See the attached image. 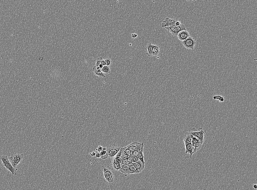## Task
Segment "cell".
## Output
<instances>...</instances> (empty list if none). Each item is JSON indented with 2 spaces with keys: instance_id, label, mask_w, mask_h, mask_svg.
<instances>
[{
  "instance_id": "1",
  "label": "cell",
  "mask_w": 257,
  "mask_h": 190,
  "mask_svg": "<svg viewBox=\"0 0 257 190\" xmlns=\"http://www.w3.org/2000/svg\"><path fill=\"white\" fill-rule=\"evenodd\" d=\"M104 181L109 184H114L117 181L115 173L112 168L109 166H102Z\"/></svg>"
},
{
  "instance_id": "2",
  "label": "cell",
  "mask_w": 257,
  "mask_h": 190,
  "mask_svg": "<svg viewBox=\"0 0 257 190\" xmlns=\"http://www.w3.org/2000/svg\"><path fill=\"white\" fill-rule=\"evenodd\" d=\"M23 158L24 155L22 153H14L10 156L9 159L12 165L16 169L21 163Z\"/></svg>"
},
{
  "instance_id": "3",
  "label": "cell",
  "mask_w": 257,
  "mask_h": 190,
  "mask_svg": "<svg viewBox=\"0 0 257 190\" xmlns=\"http://www.w3.org/2000/svg\"><path fill=\"white\" fill-rule=\"evenodd\" d=\"M0 159L2 161L3 166L7 170L9 171L14 175H17V169L14 168L12 165L7 156H2L0 157Z\"/></svg>"
},
{
  "instance_id": "4",
  "label": "cell",
  "mask_w": 257,
  "mask_h": 190,
  "mask_svg": "<svg viewBox=\"0 0 257 190\" xmlns=\"http://www.w3.org/2000/svg\"><path fill=\"white\" fill-rule=\"evenodd\" d=\"M188 129L190 133L192 135L198 138L201 142L203 143L206 131H204L202 128H199L198 129L195 128H192Z\"/></svg>"
},
{
  "instance_id": "5",
  "label": "cell",
  "mask_w": 257,
  "mask_h": 190,
  "mask_svg": "<svg viewBox=\"0 0 257 190\" xmlns=\"http://www.w3.org/2000/svg\"><path fill=\"white\" fill-rule=\"evenodd\" d=\"M165 28L174 37H177V35L180 31L186 30L185 26L182 23L179 26L174 25L166 27Z\"/></svg>"
},
{
  "instance_id": "6",
  "label": "cell",
  "mask_w": 257,
  "mask_h": 190,
  "mask_svg": "<svg viewBox=\"0 0 257 190\" xmlns=\"http://www.w3.org/2000/svg\"><path fill=\"white\" fill-rule=\"evenodd\" d=\"M106 148L108 158L110 159H113L117 154L121 147L118 145L113 144L109 145Z\"/></svg>"
},
{
  "instance_id": "7",
  "label": "cell",
  "mask_w": 257,
  "mask_h": 190,
  "mask_svg": "<svg viewBox=\"0 0 257 190\" xmlns=\"http://www.w3.org/2000/svg\"><path fill=\"white\" fill-rule=\"evenodd\" d=\"M182 44L185 48L189 50H194L196 41L194 38L190 36L186 40L182 41Z\"/></svg>"
},
{
  "instance_id": "8",
  "label": "cell",
  "mask_w": 257,
  "mask_h": 190,
  "mask_svg": "<svg viewBox=\"0 0 257 190\" xmlns=\"http://www.w3.org/2000/svg\"><path fill=\"white\" fill-rule=\"evenodd\" d=\"M178 20L177 18L171 19L169 18H166L165 20L161 23V26L162 28L169 27L175 25V23Z\"/></svg>"
},
{
  "instance_id": "9",
  "label": "cell",
  "mask_w": 257,
  "mask_h": 190,
  "mask_svg": "<svg viewBox=\"0 0 257 190\" xmlns=\"http://www.w3.org/2000/svg\"><path fill=\"white\" fill-rule=\"evenodd\" d=\"M185 146L186 154H190V158L192 155L194 154L193 148L192 144L191 142L185 141L184 142Z\"/></svg>"
},
{
  "instance_id": "10",
  "label": "cell",
  "mask_w": 257,
  "mask_h": 190,
  "mask_svg": "<svg viewBox=\"0 0 257 190\" xmlns=\"http://www.w3.org/2000/svg\"><path fill=\"white\" fill-rule=\"evenodd\" d=\"M190 36V34L187 30L180 31L177 35L178 39L179 40L182 41H183L184 40H186Z\"/></svg>"
},
{
  "instance_id": "11",
  "label": "cell",
  "mask_w": 257,
  "mask_h": 190,
  "mask_svg": "<svg viewBox=\"0 0 257 190\" xmlns=\"http://www.w3.org/2000/svg\"><path fill=\"white\" fill-rule=\"evenodd\" d=\"M92 71L95 75L102 78H106V76L102 72V69L99 68V67L95 65L93 67Z\"/></svg>"
},
{
  "instance_id": "12",
  "label": "cell",
  "mask_w": 257,
  "mask_h": 190,
  "mask_svg": "<svg viewBox=\"0 0 257 190\" xmlns=\"http://www.w3.org/2000/svg\"><path fill=\"white\" fill-rule=\"evenodd\" d=\"M129 167H130V165H127V164L121 165V169L119 171L123 173L125 176L127 177V175L130 174Z\"/></svg>"
},
{
  "instance_id": "13",
  "label": "cell",
  "mask_w": 257,
  "mask_h": 190,
  "mask_svg": "<svg viewBox=\"0 0 257 190\" xmlns=\"http://www.w3.org/2000/svg\"><path fill=\"white\" fill-rule=\"evenodd\" d=\"M143 147H144V144L143 143L141 148L139 151L138 152L137 156L138 159H139V160L143 163V165H145V161L144 159V156L143 155Z\"/></svg>"
},
{
  "instance_id": "14",
  "label": "cell",
  "mask_w": 257,
  "mask_h": 190,
  "mask_svg": "<svg viewBox=\"0 0 257 190\" xmlns=\"http://www.w3.org/2000/svg\"><path fill=\"white\" fill-rule=\"evenodd\" d=\"M132 164L136 167L140 173L143 170L145 167V165H143L140 160L136 162L132 163Z\"/></svg>"
},
{
  "instance_id": "15",
  "label": "cell",
  "mask_w": 257,
  "mask_h": 190,
  "mask_svg": "<svg viewBox=\"0 0 257 190\" xmlns=\"http://www.w3.org/2000/svg\"><path fill=\"white\" fill-rule=\"evenodd\" d=\"M145 49L147 51V54L149 57L153 56L152 51V45L151 43H149L145 46Z\"/></svg>"
},
{
  "instance_id": "16",
  "label": "cell",
  "mask_w": 257,
  "mask_h": 190,
  "mask_svg": "<svg viewBox=\"0 0 257 190\" xmlns=\"http://www.w3.org/2000/svg\"><path fill=\"white\" fill-rule=\"evenodd\" d=\"M143 143H139L137 142H133L131 144L134 151L139 152L141 148Z\"/></svg>"
},
{
  "instance_id": "17",
  "label": "cell",
  "mask_w": 257,
  "mask_h": 190,
  "mask_svg": "<svg viewBox=\"0 0 257 190\" xmlns=\"http://www.w3.org/2000/svg\"><path fill=\"white\" fill-rule=\"evenodd\" d=\"M160 48L156 45H152L153 56H157L160 53Z\"/></svg>"
},
{
  "instance_id": "18",
  "label": "cell",
  "mask_w": 257,
  "mask_h": 190,
  "mask_svg": "<svg viewBox=\"0 0 257 190\" xmlns=\"http://www.w3.org/2000/svg\"><path fill=\"white\" fill-rule=\"evenodd\" d=\"M129 171H130V174H138V173H139V172H138V170H137V169L136 168V167L134 166L133 164H131V165H130V167H129Z\"/></svg>"
},
{
  "instance_id": "19",
  "label": "cell",
  "mask_w": 257,
  "mask_h": 190,
  "mask_svg": "<svg viewBox=\"0 0 257 190\" xmlns=\"http://www.w3.org/2000/svg\"><path fill=\"white\" fill-rule=\"evenodd\" d=\"M102 71L104 74H109L111 72V70L109 67L107 65L103 66V68L102 69Z\"/></svg>"
},
{
  "instance_id": "20",
  "label": "cell",
  "mask_w": 257,
  "mask_h": 190,
  "mask_svg": "<svg viewBox=\"0 0 257 190\" xmlns=\"http://www.w3.org/2000/svg\"><path fill=\"white\" fill-rule=\"evenodd\" d=\"M112 169L116 172L121 169V164L120 163H112Z\"/></svg>"
},
{
  "instance_id": "21",
  "label": "cell",
  "mask_w": 257,
  "mask_h": 190,
  "mask_svg": "<svg viewBox=\"0 0 257 190\" xmlns=\"http://www.w3.org/2000/svg\"><path fill=\"white\" fill-rule=\"evenodd\" d=\"M213 98L214 100H218L220 101L223 102L224 101V100H225L224 97L222 96H220V95L214 96L213 97Z\"/></svg>"
},
{
  "instance_id": "22",
  "label": "cell",
  "mask_w": 257,
  "mask_h": 190,
  "mask_svg": "<svg viewBox=\"0 0 257 190\" xmlns=\"http://www.w3.org/2000/svg\"><path fill=\"white\" fill-rule=\"evenodd\" d=\"M104 61H105V62H106V65H107V66L109 67L112 64V61L110 58H105L104 59Z\"/></svg>"
},
{
  "instance_id": "23",
  "label": "cell",
  "mask_w": 257,
  "mask_h": 190,
  "mask_svg": "<svg viewBox=\"0 0 257 190\" xmlns=\"http://www.w3.org/2000/svg\"><path fill=\"white\" fill-rule=\"evenodd\" d=\"M121 165H131L132 163H129L127 161V158H124L121 159V161L120 163Z\"/></svg>"
},
{
  "instance_id": "24",
  "label": "cell",
  "mask_w": 257,
  "mask_h": 190,
  "mask_svg": "<svg viewBox=\"0 0 257 190\" xmlns=\"http://www.w3.org/2000/svg\"><path fill=\"white\" fill-rule=\"evenodd\" d=\"M103 58L102 57H99V58H97V60H96L95 65L97 66H98L99 65L101 64V62L103 60Z\"/></svg>"
},
{
  "instance_id": "25",
  "label": "cell",
  "mask_w": 257,
  "mask_h": 190,
  "mask_svg": "<svg viewBox=\"0 0 257 190\" xmlns=\"http://www.w3.org/2000/svg\"><path fill=\"white\" fill-rule=\"evenodd\" d=\"M126 148H127L130 151H131V152H133V151H134V149L133 148V146H132V145H131V143L129 144V145H127L126 146Z\"/></svg>"
},
{
  "instance_id": "26",
  "label": "cell",
  "mask_w": 257,
  "mask_h": 190,
  "mask_svg": "<svg viewBox=\"0 0 257 190\" xmlns=\"http://www.w3.org/2000/svg\"><path fill=\"white\" fill-rule=\"evenodd\" d=\"M139 160V159H138L137 156H133L132 160V163H134L136 162H138Z\"/></svg>"
},
{
  "instance_id": "27",
  "label": "cell",
  "mask_w": 257,
  "mask_h": 190,
  "mask_svg": "<svg viewBox=\"0 0 257 190\" xmlns=\"http://www.w3.org/2000/svg\"><path fill=\"white\" fill-rule=\"evenodd\" d=\"M103 149V147H102V146L100 145L98 146L97 148L96 149V151H97L98 152H100L102 151Z\"/></svg>"
},
{
  "instance_id": "28",
  "label": "cell",
  "mask_w": 257,
  "mask_h": 190,
  "mask_svg": "<svg viewBox=\"0 0 257 190\" xmlns=\"http://www.w3.org/2000/svg\"><path fill=\"white\" fill-rule=\"evenodd\" d=\"M138 152L137 151H134L132 152V156H137Z\"/></svg>"
},
{
  "instance_id": "29",
  "label": "cell",
  "mask_w": 257,
  "mask_h": 190,
  "mask_svg": "<svg viewBox=\"0 0 257 190\" xmlns=\"http://www.w3.org/2000/svg\"><path fill=\"white\" fill-rule=\"evenodd\" d=\"M138 35L137 34H136V33H132L131 34V38H133V39H136Z\"/></svg>"
},
{
  "instance_id": "30",
  "label": "cell",
  "mask_w": 257,
  "mask_h": 190,
  "mask_svg": "<svg viewBox=\"0 0 257 190\" xmlns=\"http://www.w3.org/2000/svg\"><path fill=\"white\" fill-rule=\"evenodd\" d=\"M133 156H131L129 157V158H127V161H128V162H129V163H132V158H133Z\"/></svg>"
},
{
  "instance_id": "31",
  "label": "cell",
  "mask_w": 257,
  "mask_h": 190,
  "mask_svg": "<svg viewBox=\"0 0 257 190\" xmlns=\"http://www.w3.org/2000/svg\"><path fill=\"white\" fill-rule=\"evenodd\" d=\"M95 156L97 158H101V155H100V153L98 152V153H96Z\"/></svg>"
},
{
  "instance_id": "32",
  "label": "cell",
  "mask_w": 257,
  "mask_h": 190,
  "mask_svg": "<svg viewBox=\"0 0 257 190\" xmlns=\"http://www.w3.org/2000/svg\"><path fill=\"white\" fill-rule=\"evenodd\" d=\"M96 154V153L95 152H91L90 153V155L91 156H95Z\"/></svg>"
},
{
  "instance_id": "33",
  "label": "cell",
  "mask_w": 257,
  "mask_h": 190,
  "mask_svg": "<svg viewBox=\"0 0 257 190\" xmlns=\"http://www.w3.org/2000/svg\"><path fill=\"white\" fill-rule=\"evenodd\" d=\"M181 24V23H180V22L178 21H177L176 22V23H175V25L177 26H179L180 25V24Z\"/></svg>"
},
{
  "instance_id": "34",
  "label": "cell",
  "mask_w": 257,
  "mask_h": 190,
  "mask_svg": "<svg viewBox=\"0 0 257 190\" xmlns=\"http://www.w3.org/2000/svg\"><path fill=\"white\" fill-rule=\"evenodd\" d=\"M101 64L103 65V66H104V65H106V62H105V61L103 59V60L102 61Z\"/></svg>"
},
{
  "instance_id": "35",
  "label": "cell",
  "mask_w": 257,
  "mask_h": 190,
  "mask_svg": "<svg viewBox=\"0 0 257 190\" xmlns=\"http://www.w3.org/2000/svg\"><path fill=\"white\" fill-rule=\"evenodd\" d=\"M253 188L254 189L256 190L257 189V184H253Z\"/></svg>"
}]
</instances>
